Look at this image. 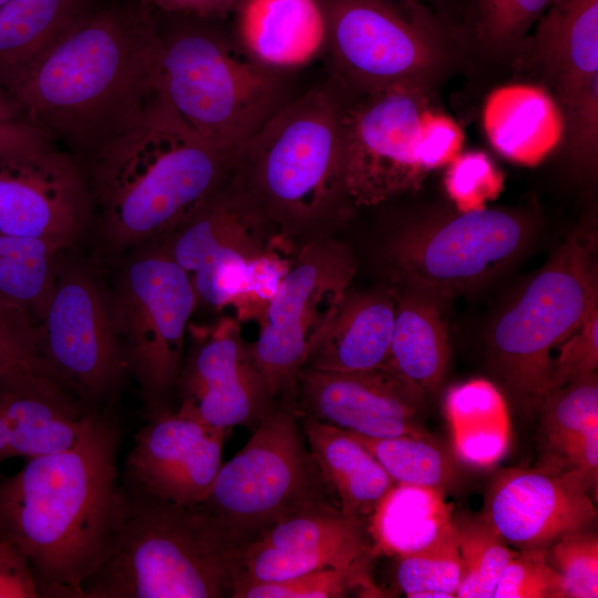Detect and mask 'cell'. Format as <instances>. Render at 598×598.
I'll return each mask as SVG.
<instances>
[{"instance_id":"obj_1","label":"cell","mask_w":598,"mask_h":598,"mask_svg":"<svg viewBox=\"0 0 598 598\" xmlns=\"http://www.w3.org/2000/svg\"><path fill=\"white\" fill-rule=\"evenodd\" d=\"M162 44L143 2L86 9L1 92L52 144L90 157L157 94Z\"/></svg>"},{"instance_id":"obj_2","label":"cell","mask_w":598,"mask_h":598,"mask_svg":"<svg viewBox=\"0 0 598 598\" xmlns=\"http://www.w3.org/2000/svg\"><path fill=\"white\" fill-rule=\"evenodd\" d=\"M121 442L113 409L93 410L70 447L0 478V539L28 558L40 598H82L107 533Z\"/></svg>"},{"instance_id":"obj_3","label":"cell","mask_w":598,"mask_h":598,"mask_svg":"<svg viewBox=\"0 0 598 598\" xmlns=\"http://www.w3.org/2000/svg\"><path fill=\"white\" fill-rule=\"evenodd\" d=\"M236 157L200 138L157 92L131 126L89 157L102 241L121 251L162 240L227 181Z\"/></svg>"},{"instance_id":"obj_4","label":"cell","mask_w":598,"mask_h":598,"mask_svg":"<svg viewBox=\"0 0 598 598\" xmlns=\"http://www.w3.org/2000/svg\"><path fill=\"white\" fill-rule=\"evenodd\" d=\"M243 545L202 506L159 498L120 478L82 598H231Z\"/></svg>"},{"instance_id":"obj_5","label":"cell","mask_w":598,"mask_h":598,"mask_svg":"<svg viewBox=\"0 0 598 598\" xmlns=\"http://www.w3.org/2000/svg\"><path fill=\"white\" fill-rule=\"evenodd\" d=\"M346 105L334 89L315 87L282 104L237 154L231 178L286 246L330 236L351 208Z\"/></svg>"},{"instance_id":"obj_6","label":"cell","mask_w":598,"mask_h":598,"mask_svg":"<svg viewBox=\"0 0 598 598\" xmlns=\"http://www.w3.org/2000/svg\"><path fill=\"white\" fill-rule=\"evenodd\" d=\"M597 246L596 221L581 220L491 327L489 367L525 413L548 393L553 350L598 308Z\"/></svg>"},{"instance_id":"obj_7","label":"cell","mask_w":598,"mask_h":598,"mask_svg":"<svg viewBox=\"0 0 598 598\" xmlns=\"http://www.w3.org/2000/svg\"><path fill=\"white\" fill-rule=\"evenodd\" d=\"M277 74L216 33L186 28L163 39L157 92L200 138L237 155L282 105Z\"/></svg>"},{"instance_id":"obj_8","label":"cell","mask_w":598,"mask_h":598,"mask_svg":"<svg viewBox=\"0 0 598 598\" xmlns=\"http://www.w3.org/2000/svg\"><path fill=\"white\" fill-rule=\"evenodd\" d=\"M332 493L306 444L296 399L283 398L221 465L199 506L246 544L297 511L332 502Z\"/></svg>"},{"instance_id":"obj_9","label":"cell","mask_w":598,"mask_h":598,"mask_svg":"<svg viewBox=\"0 0 598 598\" xmlns=\"http://www.w3.org/2000/svg\"><path fill=\"white\" fill-rule=\"evenodd\" d=\"M125 264L109 291L113 322L146 419L173 408L188 321L197 306L189 274L148 244Z\"/></svg>"},{"instance_id":"obj_10","label":"cell","mask_w":598,"mask_h":598,"mask_svg":"<svg viewBox=\"0 0 598 598\" xmlns=\"http://www.w3.org/2000/svg\"><path fill=\"white\" fill-rule=\"evenodd\" d=\"M532 236L522 214L483 208L410 225L385 251L392 286L441 302L495 276Z\"/></svg>"},{"instance_id":"obj_11","label":"cell","mask_w":598,"mask_h":598,"mask_svg":"<svg viewBox=\"0 0 598 598\" xmlns=\"http://www.w3.org/2000/svg\"><path fill=\"white\" fill-rule=\"evenodd\" d=\"M324 8L338 76L360 94L430 82L446 60L440 22L417 0H328Z\"/></svg>"},{"instance_id":"obj_12","label":"cell","mask_w":598,"mask_h":598,"mask_svg":"<svg viewBox=\"0 0 598 598\" xmlns=\"http://www.w3.org/2000/svg\"><path fill=\"white\" fill-rule=\"evenodd\" d=\"M357 264L350 248L330 236L296 251L250 343L255 364L274 401L296 399L306 358L349 291Z\"/></svg>"},{"instance_id":"obj_13","label":"cell","mask_w":598,"mask_h":598,"mask_svg":"<svg viewBox=\"0 0 598 598\" xmlns=\"http://www.w3.org/2000/svg\"><path fill=\"white\" fill-rule=\"evenodd\" d=\"M35 341L52 375L87 410L113 408L131 374L109 290L92 272L60 265Z\"/></svg>"},{"instance_id":"obj_14","label":"cell","mask_w":598,"mask_h":598,"mask_svg":"<svg viewBox=\"0 0 598 598\" xmlns=\"http://www.w3.org/2000/svg\"><path fill=\"white\" fill-rule=\"evenodd\" d=\"M424 81L394 83L347 104L344 185L350 207L373 206L416 190L429 174L422 121L431 106Z\"/></svg>"},{"instance_id":"obj_15","label":"cell","mask_w":598,"mask_h":598,"mask_svg":"<svg viewBox=\"0 0 598 598\" xmlns=\"http://www.w3.org/2000/svg\"><path fill=\"white\" fill-rule=\"evenodd\" d=\"M157 244L189 274L197 302L219 308L233 303L259 259L288 249L231 174Z\"/></svg>"},{"instance_id":"obj_16","label":"cell","mask_w":598,"mask_h":598,"mask_svg":"<svg viewBox=\"0 0 598 598\" xmlns=\"http://www.w3.org/2000/svg\"><path fill=\"white\" fill-rule=\"evenodd\" d=\"M92 221L86 174L74 156L50 146L0 161V233L43 239L64 251Z\"/></svg>"},{"instance_id":"obj_17","label":"cell","mask_w":598,"mask_h":598,"mask_svg":"<svg viewBox=\"0 0 598 598\" xmlns=\"http://www.w3.org/2000/svg\"><path fill=\"white\" fill-rule=\"evenodd\" d=\"M371 554L362 523L333 502L318 503L279 519L241 546L234 590L322 568L370 569Z\"/></svg>"},{"instance_id":"obj_18","label":"cell","mask_w":598,"mask_h":598,"mask_svg":"<svg viewBox=\"0 0 598 598\" xmlns=\"http://www.w3.org/2000/svg\"><path fill=\"white\" fill-rule=\"evenodd\" d=\"M176 396L175 409L225 431L255 429L276 403L233 319L199 336L184 355Z\"/></svg>"},{"instance_id":"obj_19","label":"cell","mask_w":598,"mask_h":598,"mask_svg":"<svg viewBox=\"0 0 598 598\" xmlns=\"http://www.w3.org/2000/svg\"><path fill=\"white\" fill-rule=\"evenodd\" d=\"M226 432L178 409L148 417L133 435L120 478L159 498L198 506L223 465Z\"/></svg>"},{"instance_id":"obj_20","label":"cell","mask_w":598,"mask_h":598,"mask_svg":"<svg viewBox=\"0 0 598 598\" xmlns=\"http://www.w3.org/2000/svg\"><path fill=\"white\" fill-rule=\"evenodd\" d=\"M425 396L386 369L329 372L301 369L299 414L369 437L430 436L421 424Z\"/></svg>"},{"instance_id":"obj_21","label":"cell","mask_w":598,"mask_h":598,"mask_svg":"<svg viewBox=\"0 0 598 598\" xmlns=\"http://www.w3.org/2000/svg\"><path fill=\"white\" fill-rule=\"evenodd\" d=\"M597 511L573 472L512 467L492 480L482 517L520 550L548 548L560 537L591 528Z\"/></svg>"},{"instance_id":"obj_22","label":"cell","mask_w":598,"mask_h":598,"mask_svg":"<svg viewBox=\"0 0 598 598\" xmlns=\"http://www.w3.org/2000/svg\"><path fill=\"white\" fill-rule=\"evenodd\" d=\"M90 412L50 373L17 365L0 371V465L70 447Z\"/></svg>"},{"instance_id":"obj_23","label":"cell","mask_w":598,"mask_h":598,"mask_svg":"<svg viewBox=\"0 0 598 598\" xmlns=\"http://www.w3.org/2000/svg\"><path fill=\"white\" fill-rule=\"evenodd\" d=\"M535 25L532 56L564 114L598 87V0H555Z\"/></svg>"},{"instance_id":"obj_24","label":"cell","mask_w":598,"mask_h":598,"mask_svg":"<svg viewBox=\"0 0 598 598\" xmlns=\"http://www.w3.org/2000/svg\"><path fill=\"white\" fill-rule=\"evenodd\" d=\"M236 8L239 48L276 73L307 64L328 44L318 0H240Z\"/></svg>"},{"instance_id":"obj_25","label":"cell","mask_w":598,"mask_h":598,"mask_svg":"<svg viewBox=\"0 0 598 598\" xmlns=\"http://www.w3.org/2000/svg\"><path fill=\"white\" fill-rule=\"evenodd\" d=\"M395 317L391 287L346 293L301 369L355 372L384 368Z\"/></svg>"},{"instance_id":"obj_26","label":"cell","mask_w":598,"mask_h":598,"mask_svg":"<svg viewBox=\"0 0 598 598\" xmlns=\"http://www.w3.org/2000/svg\"><path fill=\"white\" fill-rule=\"evenodd\" d=\"M482 122L493 148L524 166L540 164L561 142L566 128L553 94L532 83H508L491 91Z\"/></svg>"},{"instance_id":"obj_27","label":"cell","mask_w":598,"mask_h":598,"mask_svg":"<svg viewBox=\"0 0 598 598\" xmlns=\"http://www.w3.org/2000/svg\"><path fill=\"white\" fill-rule=\"evenodd\" d=\"M390 287L395 317L383 369L426 398L439 390L450 364L451 347L443 302L415 290Z\"/></svg>"},{"instance_id":"obj_28","label":"cell","mask_w":598,"mask_h":598,"mask_svg":"<svg viewBox=\"0 0 598 598\" xmlns=\"http://www.w3.org/2000/svg\"><path fill=\"white\" fill-rule=\"evenodd\" d=\"M299 420L307 445L341 511L365 525L394 481L349 432L302 414Z\"/></svg>"},{"instance_id":"obj_29","label":"cell","mask_w":598,"mask_h":598,"mask_svg":"<svg viewBox=\"0 0 598 598\" xmlns=\"http://www.w3.org/2000/svg\"><path fill=\"white\" fill-rule=\"evenodd\" d=\"M453 516L443 491L395 483L372 514L368 532L380 550L400 557L432 544Z\"/></svg>"},{"instance_id":"obj_30","label":"cell","mask_w":598,"mask_h":598,"mask_svg":"<svg viewBox=\"0 0 598 598\" xmlns=\"http://www.w3.org/2000/svg\"><path fill=\"white\" fill-rule=\"evenodd\" d=\"M86 9L85 0H9L0 7V91Z\"/></svg>"},{"instance_id":"obj_31","label":"cell","mask_w":598,"mask_h":598,"mask_svg":"<svg viewBox=\"0 0 598 598\" xmlns=\"http://www.w3.org/2000/svg\"><path fill=\"white\" fill-rule=\"evenodd\" d=\"M63 250L38 238L0 233V307L40 320Z\"/></svg>"},{"instance_id":"obj_32","label":"cell","mask_w":598,"mask_h":598,"mask_svg":"<svg viewBox=\"0 0 598 598\" xmlns=\"http://www.w3.org/2000/svg\"><path fill=\"white\" fill-rule=\"evenodd\" d=\"M445 410L460 456L467 462L488 464L503 453L506 403L494 384L476 379L451 388Z\"/></svg>"},{"instance_id":"obj_33","label":"cell","mask_w":598,"mask_h":598,"mask_svg":"<svg viewBox=\"0 0 598 598\" xmlns=\"http://www.w3.org/2000/svg\"><path fill=\"white\" fill-rule=\"evenodd\" d=\"M543 457L538 466L567 472L584 431L598 421V378L590 373L549 391L538 411Z\"/></svg>"},{"instance_id":"obj_34","label":"cell","mask_w":598,"mask_h":598,"mask_svg":"<svg viewBox=\"0 0 598 598\" xmlns=\"http://www.w3.org/2000/svg\"><path fill=\"white\" fill-rule=\"evenodd\" d=\"M349 433L375 457L396 484L445 492L460 478L456 462L431 435L369 437Z\"/></svg>"},{"instance_id":"obj_35","label":"cell","mask_w":598,"mask_h":598,"mask_svg":"<svg viewBox=\"0 0 598 598\" xmlns=\"http://www.w3.org/2000/svg\"><path fill=\"white\" fill-rule=\"evenodd\" d=\"M453 520L461 559V581L455 597L492 598L516 551L482 515H454Z\"/></svg>"},{"instance_id":"obj_36","label":"cell","mask_w":598,"mask_h":598,"mask_svg":"<svg viewBox=\"0 0 598 598\" xmlns=\"http://www.w3.org/2000/svg\"><path fill=\"white\" fill-rule=\"evenodd\" d=\"M396 581L410 598H453L461 581V559L453 523L429 546L398 557Z\"/></svg>"},{"instance_id":"obj_37","label":"cell","mask_w":598,"mask_h":598,"mask_svg":"<svg viewBox=\"0 0 598 598\" xmlns=\"http://www.w3.org/2000/svg\"><path fill=\"white\" fill-rule=\"evenodd\" d=\"M358 589L380 594L370 569L322 568L283 580L243 585L231 598H342Z\"/></svg>"},{"instance_id":"obj_38","label":"cell","mask_w":598,"mask_h":598,"mask_svg":"<svg viewBox=\"0 0 598 598\" xmlns=\"http://www.w3.org/2000/svg\"><path fill=\"white\" fill-rule=\"evenodd\" d=\"M555 0H472L471 24L476 37L494 49L520 44Z\"/></svg>"},{"instance_id":"obj_39","label":"cell","mask_w":598,"mask_h":598,"mask_svg":"<svg viewBox=\"0 0 598 598\" xmlns=\"http://www.w3.org/2000/svg\"><path fill=\"white\" fill-rule=\"evenodd\" d=\"M444 186L458 212L480 210L502 193L504 177L486 154L471 151L447 164Z\"/></svg>"},{"instance_id":"obj_40","label":"cell","mask_w":598,"mask_h":598,"mask_svg":"<svg viewBox=\"0 0 598 598\" xmlns=\"http://www.w3.org/2000/svg\"><path fill=\"white\" fill-rule=\"evenodd\" d=\"M547 558L560 574L567 598L598 597V537L591 528L557 539L548 547Z\"/></svg>"},{"instance_id":"obj_41","label":"cell","mask_w":598,"mask_h":598,"mask_svg":"<svg viewBox=\"0 0 598 598\" xmlns=\"http://www.w3.org/2000/svg\"><path fill=\"white\" fill-rule=\"evenodd\" d=\"M548 548L516 551L503 570L494 598H567L560 574L549 564Z\"/></svg>"},{"instance_id":"obj_42","label":"cell","mask_w":598,"mask_h":598,"mask_svg":"<svg viewBox=\"0 0 598 598\" xmlns=\"http://www.w3.org/2000/svg\"><path fill=\"white\" fill-rule=\"evenodd\" d=\"M553 358L548 392L596 372L598 367V308L559 346Z\"/></svg>"},{"instance_id":"obj_43","label":"cell","mask_w":598,"mask_h":598,"mask_svg":"<svg viewBox=\"0 0 598 598\" xmlns=\"http://www.w3.org/2000/svg\"><path fill=\"white\" fill-rule=\"evenodd\" d=\"M17 365L52 375L38 351L34 321L24 313L0 307V371Z\"/></svg>"},{"instance_id":"obj_44","label":"cell","mask_w":598,"mask_h":598,"mask_svg":"<svg viewBox=\"0 0 598 598\" xmlns=\"http://www.w3.org/2000/svg\"><path fill=\"white\" fill-rule=\"evenodd\" d=\"M463 141L462 128L451 116L432 105L425 111L422 121V151L429 173L447 165L461 152Z\"/></svg>"},{"instance_id":"obj_45","label":"cell","mask_w":598,"mask_h":598,"mask_svg":"<svg viewBox=\"0 0 598 598\" xmlns=\"http://www.w3.org/2000/svg\"><path fill=\"white\" fill-rule=\"evenodd\" d=\"M50 146V140L0 93V161L28 156Z\"/></svg>"},{"instance_id":"obj_46","label":"cell","mask_w":598,"mask_h":598,"mask_svg":"<svg viewBox=\"0 0 598 598\" xmlns=\"http://www.w3.org/2000/svg\"><path fill=\"white\" fill-rule=\"evenodd\" d=\"M37 580L24 554L0 539V598H39Z\"/></svg>"},{"instance_id":"obj_47","label":"cell","mask_w":598,"mask_h":598,"mask_svg":"<svg viewBox=\"0 0 598 598\" xmlns=\"http://www.w3.org/2000/svg\"><path fill=\"white\" fill-rule=\"evenodd\" d=\"M567 472L576 473L590 494L596 497L598 486V421L589 424L580 435L568 458Z\"/></svg>"},{"instance_id":"obj_48","label":"cell","mask_w":598,"mask_h":598,"mask_svg":"<svg viewBox=\"0 0 598 598\" xmlns=\"http://www.w3.org/2000/svg\"><path fill=\"white\" fill-rule=\"evenodd\" d=\"M240 0H141V2L169 13L193 17H214L236 8Z\"/></svg>"},{"instance_id":"obj_49","label":"cell","mask_w":598,"mask_h":598,"mask_svg":"<svg viewBox=\"0 0 598 598\" xmlns=\"http://www.w3.org/2000/svg\"><path fill=\"white\" fill-rule=\"evenodd\" d=\"M417 1H420V2H422L423 4L427 6V4H426L427 2H431V1H437V0H417Z\"/></svg>"},{"instance_id":"obj_50","label":"cell","mask_w":598,"mask_h":598,"mask_svg":"<svg viewBox=\"0 0 598 598\" xmlns=\"http://www.w3.org/2000/svg\"><path fill=\"white\" fill-rule=\"evenodd\" d=\"M9 0H0V7H2L4 3H7Z\"/></svg>"}]
</instances>
